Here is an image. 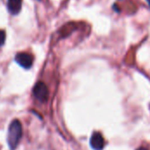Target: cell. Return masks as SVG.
<instances>
[{"label": "cell", "mask_w": 150, "mask_h": 150, "mask_svg": "<svg viewBox=\"0 0 150 150\" xmlns=\"http://www.w3.org/2000/svg\"><path fill=\"white\" fill-rule=\"evenodd\" d=\"M21 136H22L21 123L18 120H12L9 127L8 134H7V143L11 150L16 149V148L19 143Z\"/></svg>", "instance_id": "cell-1"}, {"label": "cell", "mask_w": 150, "mask_h": 150, "mask_svg": "<svg viewBox=\"0 0 150 150\" xmlns=\"http://www.w3.org/2000/svg\"><path fill=\"white\" fill-rule=\"evenodd\" d=\"M33 96L40 102H45L48 98V89L47 85L42 82H38L33 89Z\"/></svg>", "instance_id": "cell-2"}, {"label": "cell", "mask_w": 150, "mask_h": 150, "mask_svg": "<svg viewBox=\"0 0 150 150\" xmlns=\"http://www.w3.org/2000/svg\"><path fill=\"white\" fill-rule=\"evenodd\" d=\"M16 62L24 69H30L33 62V58L30 54L27 53H18L15 56Z\"/></svg>", "instance_id": "cell-3"}, {"label": "cell", "mask_w": 150, "mask_h": 150, "mask_svg": "<svg viewBox=\"0 0 150 150\" xmlns=\"http://www.w3.org/2000/svg\"><path fill=\"white\" fill-rule=\"evenodd\" d=\"M90 145L93 150H103L105 147V139L98 132H94L90 139Z\"/></svg>", "instance_id": "cell-4"}, {"label": "cell", "mask_w": 150, "mask_h": 150, "mask_svg": "<svg viewBox=\"0 0 150 150\" xmlns=\"http://www.w3.org/2000/svg\"><path fill=\"white\" fill-rule=\"evenodd\" d=\"M21 5L22 0H7L8 10L12 15H17L20 11Z\"/></svg>", "instance_id": "cell-5"}, {"label": "cell", "mask_w": 150, "mask_h": 150, "mask_svg": "<svg viewBox=\"0 0 150 150\" xmlns=\"http://www.w3.org/2000/svg\"><path fill=\"white\" fill-rule=\"evenodd\" d=\"M5 41V33L3 30H0V47L4 44Z\"/></svg>", "instance_id": "cell-6"}, {"label": "cell", "mask_w": 150, "mask_h": 150, "mask_svg": "<svg viewBox=\"0 0 150 150\" xmlns=\"http://www.w3.org/2000/svg\"><path fill=\"white\" fill-rule=\"evenodd\" d=\"M136 150H149V149H145V148H139L138 149H136Z\"/></svg>", "instance_id": "cell-7"}, {"label": "cell", "mask_w": 150, "mask_h": 150, "mask_svg": "<svg viewBox=\"0 0 150 150\" xmlns=\"http://www.w3.org/2000/svg\"><path fill=\"white\" fill-rule=\"evenodd\" d=\"M147 2H148V4H149V8H150V0H147Z\"/></svg>", "instance_id": "cell-8"}]
</instances>
